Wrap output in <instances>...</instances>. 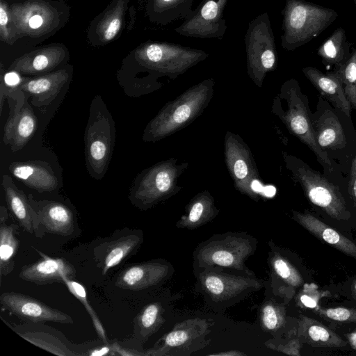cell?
<instances>
[{
	"label": "cell",
	"instance_id": "obj_14",
	"mask_svg": "<svg viewBox=\"0 0 356 356\" xmlns=\"http://www.w3.org/2000/svg\"><path fill=\"white\" fill-rule=\"evenodd\" d=\"M13 28L19 37L40 38L61 24V13L46 0H25L9 7Z\"/></svg>",
	"mask_w": 356,
	"mask_h": 356
},
{
	"label": "cell",
	"instance_id": "obj_39",
	"mask_svg": "<svg viewBox=\"0 0 356 356\" xmlns=\"http://www.w3.org/2000/svg\"><path fill=\"white\" fill-rule=\"evenodd\" d=\"M259 320L265 330L275 332L285 323L284 309L272 300H266L259 310Z\"/></svg>",
	"mask_w": 356,
	"mask_h": 356
},
{
	"label": "cell",
	"instance_id": "obj_46",
	"mask_svg": "<svg viewBox=\"0 0 356 356\" xmlns=\"http://www.w3.org/2000/svg\"><path fill=\"white\" fill-rule=\"evenodd\" d=\"M209 355H213V356H241V355H245V353L240 352L238 350H227L216 353H211Z\"/></svg>",
	"mask_w": 356,
	"mask_h": 356
},
{
	"label": "cell",
	"instance_id": "obj_18",
	"mask_svg": "<svg viewBox=\"0 0 356 356\" xmlns=\"http://www.w3.org/2000/svg\"><path fill=\"white\" fill-rule=\"evenodd\" d=\"M0 303L3 309L24 322H52L61 324L74 323L73 318L69 314L26 294L14 291L2 293Z\"/></svg>",
	"mask_w": 356,
	"mask_h": 356
},
{
	"label": "cell",
	"instance_id": "obj_7",
	"mask_svg": "<svg viewBox=\"0 0 356 356\" xmlns=\"http://www.w3.org/2000/svg\"><path fill=\"white\" fill-rule=\"evenodd\" d=\"M116 136L115 122L100 95L92 99L84 133L86 165L95 179H102L111 160Z\"/></svg>",
	"mask_w": 356,
	"mask_h": 356
},
{
	"label": "cell",
	"instance_id": "obj_20",
	"mask_svg": "<svg viewBox=\"0 0 356 356\" xmlns=\"http://www.w3.org/2000/svg\"><path fill=\"white\" fill-rule=\"evenodd\" d=\"M24 93L10 113L3 129V142L13 152L22 149L35 134L38 119Z\"/></svg>",
	"mask_w": 356,
	"mask_h": 356
},
{
	"label": "cell",
	"instance_id": "obj_22",
	"mask_svg": "<svg viewBox=\"0 0 356 356\" xmlns=\"http://www.w3.org/2000/svg\"><path fill=\"white\" fill-rule=\"evenodd\" d=\"M42 258L22 267L20 279L36 285H47L54 282L63 283V277L74 278L76 269L63 258H52L36 250Z\"/></svg>",
	"mask_w": 356,
	"mask_h": 356
},
{
	"label": "cell",
	"instance_id": "obj_8",
	"mask_svg": "<svg viewBox=\"0 0 356 356\" xmlns=\"http://www.w3.org/2000/svg\"><path fill=\"white\" fill-rule=\"evenodd\" d=\"M282 14L281 45L286 51H293L319 35L338 16L332 9L305 0H286Z\"/></svg>",
	"mask_w": 356,
	"mask_h": 356
},
{
	"label": "cell",
	"instance_id": "obj_26",
	"mask_svg": "<svg viewBox=\"0 0 356 356\" xmlns=\"http://www.w3.org/2000/svg\"><path fill=\"white\" fill-rule=\"evenodd\" d=\"M8 170L14 177L39 193L51 192L58 188L57 176L51 165L46 161H13L9 164Z\"/></svg>",
	"mask_w": 356,
	"mask_h": 356
},
{
	"label": "cell",
	"instance_id": "obj_44",
	"mask_svg": "<svg viewBox=\"0 0 356 356\" xmlns=\"http://www.w3.org/2000/svg\"><path fill=\"white\" fill-rule=\"evenodd\" d=\"M346 177L348 192L356 212V157L352 162L350 172Z\"/></svg>",
	"mask_w": 356,
	"mask_h": 356
},
{
	"label": "cell",
	"instance_id": "obj_27",
	"mask_svg": "<svg viewBox=\"0 0 356 356\" xmlns=\"http://www.w3.org/2000/svg\"><path fill=\"white\" fill-rule=\"evenodd\" d=\"M302 72L322 97L334 108L351 116L353 108L346 96L341 80L337 72L332 70L323 73L311 66L302 68Z\"/></svg>",
	"mask_w": 356,
	"mask_h": 356
},
{
	"label": "cell",
	"instance_id": "obj_6",
	"mask_svg": "<svg viewBox=\"0 0 356 356\" xmlns=\"http://www.w3.org/2000/svg\"><path fill=\"white\" fill-rule=\"evenodd\" d=\"M188 167V162L178 163L177 159L169 158L143 170L132 181L129 200L140 210L168 200L181 191L178 179Z\"/></svg>",
	"mask_w": 356,
	"mask_h": 356
},
{
	"label": "cell",
	"instance_id": "obj_10",
	"mask_svg": "<svg viewBox=\"0 0 356 356\" xmlns=\"http://www.w3.org/2000/svg\"><path fill=\"white\" fill-rule=\"evenodd\" d=\"M202 50L166 42H147L134 51V58L144 69L157 76L175 79L207 58Z\"/></svg>",
	"mask_w": 356,
	"mask_h": 356
},
{
	"label": "cell",
	"instance_id": "obj_17",
	"mask_svg": "<svg viewBox=\"0 0 356 356\" xmlns=\"http://www.w3.org/2000/svg\"><path fill=\"white\" fill-rule=\"evenodd\" d=\"M227 3V0H202L175 31L189 38L222 39L227 29L223 15Z\"/></svg>",
	"mask_w": 356,
	"mask_h": 356
},
{
	"label": "cell",
	"instance_id": "obj_49",
	"mask_svg": "<svg viewBox=\"0 0 356 356\" xmlns=\"http://www.w3.org/2000/svg\"><path fill=\"white\" fill-rule=\"evenodd\" d=\"M300 300L301 302L307 307H313L316 305L315 302L307 296H301Z\"/></svg>",
	"mask_w": 356,
	"mask_h": 356
},
{
	"label": "cell",
	"instance_id": "obj_11",
	"mask_svg": "<svg viewBox=\"0 0 356 356\" xmlns=\"http://www.w3.org/2000/svg\"><path fill=\"white\" fill-rule=\"evenodd\" d=\"M244 40L248 75L261 88L266 74L277 66L276 44L267 12L249 22Z\"/></svg>",
	"mask_w": 356,
	"mask_h": 356
},
{
	"label": "cell",
	"instance_id": "obj_29",
	"mask_svg": "<svg viewBox=\"0 0 356 356\" xmlns=\"http://www.w3.org/2000/svg\"><path fill=\"white\" fill-rule=\"evenodd\" d=\"M219 212L213 195L209 191L204 190L191 199L175 226L179 229H197L211 222Z\"/></svg>",
	"mask_w": 356,
	"mask_h": 356
},
{
	"label": "cell",
	"instance_id": "obj_28",
	"mask_svg": "<svg viewBox=\"0 0 356 356\" xmlns=\"http://www.w3.org/2000/svg\"><path fill=\"white\" fill-rule=\"evenodd\" d=\"M293 218L313 235L356 259V243L308 211H291Z\"/></svg>",
	"mask_w": 356,
	"mask_h": 356
},
{
	"label": "cell",
	"instance_id": "obj_15",
	"mask_svg": "<svg viewBox=\"0 0 356 356\" xmlns=\"http://www.w3.org/2000/svg\"><path fill=\"white\" fill-rule=\"evenodd\" d=\"M211 323L203 318H194L177 324L152 348L145 350V356L190 355L204 346Z\"/></svg>",
	"mask_w": 356,
	"mask_h": 356
},
{
	"label": "cell",
	"instance_id": "obj_38",
	"mask_svg": "<svg viewBox=\"0 0 356 356\" xmlns=\"http://www.w3.org/2000/svg\"><path fill=\"white\" fill-rule=\"evenodd\" d=\"M339 74L346 96L353 109L356 110V49L353 47L349 59L343 65L333 69Z\"/></svg>",
	"mask_w": 356,
	"mask_h": 356
},
{
	"label": "cell",
	"instance_id": "obj_19",
	"mask_svg": "<svg viewBox=\"0 0 356 356\" xmlns=\"http://www.w3.org/2000/svg\"><path fill=\"white\" fill-rule=\"evenodd\" d=\"M174 268L171 264L158 259L127 266L117 276V287L141 291L163 283L172 275Z\"/></svg>",
	"mask_w": 356,
	"mask_h": 356
},
{
	"label": "cell",
	"instance_id": "obj_40",
	"mask_svg": "<svg viewBox=\"0 0 356 356\" xmlns=\"http://www.w3.org/2000/svg\"><path fill=\"white\" fill-rule=\"evenodd\" d=\"M20 73L15 70L3 72L1 65V82H0V113L2 112L4 99L10 95L12 92L19 91V88L26 77H23Z\"/></svg>",
	"mask_w": 356,
	"mask_h": 356
},
{
	"label": "cell",
	"instance_id": "obj_1",
	"mask_svg": "<svg viewBox=\"0 0 356 356\" xmlns=\"http://www.w3.org/2000/svg\"><path fill=\"white\" fill-rule=\"evenodd\" d=\"M271 111L289 133L314 154L326 176L348 187L347 177H344L340 168L321 149L315 139L308 97L302 92L296 79L291 78L282 84L273 99Z\"/></svg>",
	"mask_w": 356,
	"mask_h": 356
},
{
	"label": "cell",
	"instance_id": "obj_12",
	"mask_svg": "<svg viewBox=\"0 0 356 356\" xmlns=\"http://www.w3.org/2000/svg\"><path fill=\"white\" fill-rule=\"evenodd\" d=\"M224 156L235 188L257 202L260 195L257 186L261 184V179L250 147L238 134L226 132Z\"/></svg>",
	"mask_w": 356,
	"mask_h": 356
},
{
	"label": "cell",
	"instance_id": "obj_2",
	"mask_svg": "<svg viewBox=\"0 0 356 356\" xmlns=\"http://www.w3.org/2000/svg\"><path fill=\"white\" fill-rule=\"evenodd\" d=\"M311 120L319 147L346 177L356 157V129L351 116L319 95Z\"/></svg>",
	"mask_w": 356,
	"mask_h": 356
},
{
	"label": "cell",
	"instance_id": "obj_3",
	"mask_svg": "<svg viewBox=\"0 0 356 356\" xmlns=\"http://www.w3.org/2000/svg\"><path fill=\"white\" fill-rule=\"evenodd\" d=\"M282 157L293 179L300 184L312 204L335 220L350 218V204H353L347 186L332 181L294 155L283 152Z\"/></svg>",
	"mask_w": 356,
	"mask_h": 356
},
{
	"label": "cell",
	"instance_id": "obj_32",
	"mask_svg": "<svg viewBox=\"0 0 356 356\" xmlns=\"http://www.w3.org/2000/svg\"><path fill=\"white\" fill-rule=\"evenodd\" d=\"M194 0H148L147 12L152 21L166 25L179 19L185 20L193 10Z\"/></svg>",
	"mask_w": 356,
	"mask_h": 356
},
{
	"label": "cell",
	"instance_id": "obj_45",
	"mask_svg": "<svg viewBox=\"0 0 356 356\" xmlns=\"http://www.w3.org/2000/svg\"><path fill=\"white\" fill-rule=\"evenodd\" d=\"M116 355L111 343H102L91 348L87 356Z\"/></svg>",
	"mask_w": 356,
	"mask_h": 356
},
{
	"label": "cell",
	"instance_id": "obj_31",
	"mask_svg": "<svg viewBox=\"0 0 356 356\" xmlns=\"http://www.w3.org/2000/svg\"><path fill=\"white\" fill-rule=\"evenodd\" d=\"M298 335L302 342L316 347L341 348L347 344L332 330L306 316H300Z\"/></svg>",
	"mask_w": 356,
	"mask_h": 356
},
{
	"label": "cell",
	"instance_id": "obj_30",
	"mask_svg": "<svg viewBox=\"0 0 356 356\" xmlns=\"http://www.w3.org/2000/svg\"><path fill=\"white\" fill-rule=\"evenodd\" d=\"M268 264L271 278V286L274 290L295 289L303 283V279L298 269L290 260L271 242Z\"/></svg>",
	"mask_w": 356,
	"mask_h": 356
},
{
	"label": "cell",
	"instance_id": "obj_34",
	"mask_svg": "<svg viewBox=\"0 0 356 356\" xmlns=\"http://www.w3.org/2000/svg\"><path fill=\"white\" fill-rule=\"evenodd\" d=\"M163 314L160 302H152L143 307L134 320V339L140 343L148 340L163 325Z\"/></svg>",
	"mask_w": 356,
	"mask_h": 356
},
{
	"label": "cell",
	"instance_id": "obj_37",
	"mask_svg": "<svg viewBox=\"0 0 356 356\" xmlns=\"http://www.w3.org/2000/svg\"><path fill=\"white\" fill-rule=\"evenodd\" d=\"M63 283L67 286L68 291L84 306L91 318L94 327L99 339L105 343L108 344L109 342L106 331L95 309L92 308L88 300L87 293L84 286L79 282L67 277H63Z\"/></svg>",
	"mask_w": 356,
	"mask_h": 356
},
{
	"label": "cell",
	"instance_id": "obj_24",
	"mask_svg": "<svg viewBox=\"0 0 356 356\" xmlns=\"http://www.w3.org/2000/svg\"><path fill=\"white\" fill-rule=\"evenodd\" d=\"M1 186L8 209L19 225L29 234L42 238L45 232L24 191L15 184L8 175L2 176Z\"/></svg>",
	"mask_w": 356,
	"mask_h": 356
},
{
	"label": "cell",
	"instance_id": "obj_48",
	"mask_svg": "<svg viewBox=\"0 0 356 356\" xmlns=\"http://www.w3.org/2000/svg\"><path fill=\"white\" fill-rule=\"evenodd\" d=\"M347 339L350 345V346L356 350V331L351 332L350 334H348L346 335Z\"/></svg>",
	"mask_w": 356,
	"mask_h": 356
},
{
	"label": "cell",
	"instance_id": "obj_16",
	"mask_svg": "<svg viewBox=\"0 0 356 356\" xmlns=\"http://www.w3.org/2000/svg\"><path fill=\"white\" fill-rule=\"evenodd\" d=\"M144 241V233L140 229L124 227L115 230L102 238L93 248L97 266L103 275L139 250Z\"/></svg>",
	"mask_w": 356,
	"mask_h": 356
},
{
	"label": "cell",
	"instance_id": "obj_25",
	"mask_svg": "<svg viewBox=\"0 0 356 356\" xmlns=\"http://www.w3.org/2000/svg\"><path fill=\"white\" fill-rule=\"evenodd\" d=\"M67 67L32 78L26 77L19 90L32 97V104L39 108L49 105L70 79Z\"/></svg>",
	"mask_w": 356,
	"mask_h": 356
},
{
	"label": "cell",
	"instance_id": "obj_35",
	"mask_svg": "<svg viewBox=\"0 0 356 356\" xmlns=\"http://www.w3.org/2000/svg\"><path fill=\"white\" fill-rule=\"evenodd\" d=\"M128 0H114L98 21L95 33L101 43L113 40L120 31Z\"/></svg>",
	"mask_w": 356,
	"mask_h": 356
},
{
	"label": "cell",
	"instance_id": "obj_4",
	"mask_svg": "<svg viewBox=\"0 0 356 356\" xmlns=\"http://www.w3.org/2000/svg\"><path fill=\"white\" fill-rule=\"evenodd\" d=\"M214 86L213 78L202 80L167 102L146 125L143 140L157 142L192 123L209 104Z\"/></svg>",
	"mask_w": 356,
	"mask_h": 356
},
{
	"label": "cell",
	"instance_id": "obj_13",
	"mask_svg": "<svg viewBox=\"0 0 356 356\" xmlns=\"http://www.w3.org/2000/svg\"><path fill=\"white\" fill-rule=\"evenodd\" d=\"M1 319L22 339L58 356H87L91 348L104 342L99 339L82 343H74L63 332L44 324V322L10 324L3 318Z\"/></svg>",
	"mask_w": 356,
	"mask_h": 356
},
{
	"label": "cell",
	"instance_id": "obj_23",
	"mask_svg": "<svg viewBox=\"0 0 356 356\" xmlns=\"http://www.w3.org/2000/svg\"><path fill=\"white\" fill-rule=\"evenodd\" d=\"M68 58V51L62 44H52L24 54L15 59L9 70L22 75H37L51 72Z\"/></svg>",
	"mask_w": 356,
	"mask_h": 356
},
{
	"label": "cell",
	"instance_id": "obj_41",
	"mask_svg": "<svg viewBox=\"0 0 356 356\" xmlns=\"http://www.w3.org/2000/svg\"><path fill=\"white\" fill-rule=\"evenodd\" d=\"M19 38L10 19L9 6L3 0L0 1V38L1 40L13 44Z\"/></svg>",
	"mask_w": 356,
	"mask_h": 356
},
{
	"label": "cell",
	"instance_id": "obj_43",
	"mask_svg": "<svg viewBox=\"0 0 356 356\" xmlns=\"http://www.w3.org/2000/svg\"><path fill=\"white\" fill-rule=\"evenodd\" d=\"M133 341H113L111 346L115 355L120 356H145V350H143L141 345L132 346Z\"/></svg>",
	"mask_w": 356,
	"mask_h": 356
},
{
	"label": "cell",
	"instance_id": "obj_42",
	"mask_svg": "<svg viewBox=\"0 0 356 356\" xmlns=\"http://www.w3.org/2000/svg\"><path fill=\"white\" fill-rule=\"evenodd\" d=\"M320 313L334 321L356 323V309L346 307L328 308L321 309Z\"/></svg>",
	"mask_w": 356,
	"mask_h": 356
},
{
	"label": "cell",
	"instance_id": "obj_33",
	"mask_svg": "<svg viewBox=\"0 0 356 356\" xmlns=\"http://www.w3.org/2000/svg\"><path fill=\"white\" fill-rule=\"evenodd\" d=\"M350 47L345 30L339 27L317 49V54L325 66H332L334 69L343 65L349 59Z\"/></svg>",
	"mask_w": 356,
	"mask_h": 356
},
{
	"label": "cell",
	"instance_id": "obj_50",
	"mask_svg": "<svg viewBox=\"0 0 356 356\" xmlns=\"http://www.w3.org/2000/svg\"><path fill=\"white\" fill-rule=\"evenodd\" d=\"M350 294L351 296L356 300V279L353 280L350 283Z\"/></svg>",
	"mask_w": 356,
	"mask_h": 356
},
{
	"label": "cell",
	"instance_id": "obj_51",
	"mask_svg": "<svg viewBox=\"0 0 356 356\" xmlns=\"http://www.w3.org/2000/svg\"><path fill=\"white\" fill-rule=\"evenodd\" d=\"M354 1H355V6H356V0H354Z\"/></svg>",
	"mask_w": 356,
	"mask_h": 356
},
{
	"label": "cell",
	"instance_id": "obj_36",
	"mask_svg": "<svg viewBox=\"0 0 356 356\" xmlns=\"http://www.w3.org/2000/svg\"><path fill=\"white\" fill-rule=\"evenodd\" d=\"M18 226L16 224H0V275L11 273L15 267L19 241L17 236Z\"/></svg>",
	"mask_w": 356,
	"mask_h": 356
},
{
	"label": "cell",
	"instance_id": "obj_47",
	"mask_svg": "<svg viewBox=\"0 0 356 356\" xmlns=\"http://www.w3.org/2000/svg\"><path fill=\"white\" fill-rule=\"evenodd\" d=\"M8 218V210L3 205L0 207V224L5 223Z\"/></svg>",
	"mask_w": 356,
	"mask_h": 356
},
{
	"label": "cell",
	"instance_id": "obj_9",
	"mask_svg": "<svg viewBox=\"0 0 356 356\" xmlns=\"http://www.w3.org/2000/svg\"><path fill=\"white\" fill-rule=\"evenodd\" d=\"M224 269L208 267L195 271L197 289L210 306H231L264 286V282L255 275L237 271L229 273Z\"/></svg>",
	"mask_w": 356,
	"mask_h": 356
},
{
	"label": "cell",
	"instance_id": "obj_21",
	"mask_svg": "<svg viewBox=\"0 0 356 356\" xmlns=\"http://www.w3.org/2000/svg\"><path fill=\"white\" fill-rule=\"evenodd\" d=\"M28 198L45 233L61 236H68L74 234L75 218L74 213L67 205L54 200H36L32 194H29Z\"/></svg>",
	"mask_w": 356,
	"mask_h": 356
},
{
	"label": "cell",
	"instance_id": "obj_5",
	"mask_svg": "<svg viewBox=\"0 0 356 356\" xmlns=\"http://www.w3.org/2000/svg\"><path fill=\"white\" fill-rule=\"evenodd\" d=\"M257 240L246 232L216 234L199 243L193 253L195 272L208 267H221L255 275L245 265L257 248Z\"/></svg>",
	"mask_w": 356,
	"mask_h": 356
}]
</instances>
